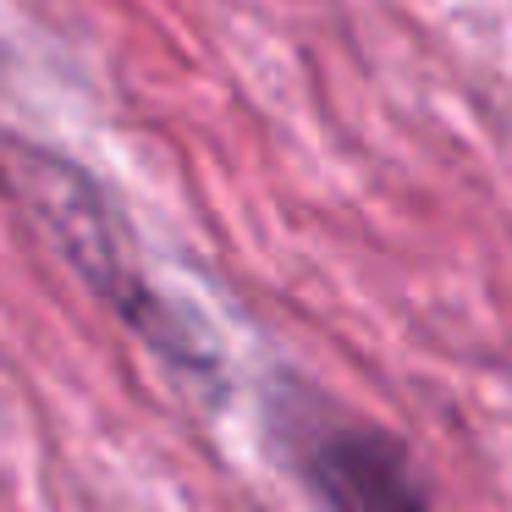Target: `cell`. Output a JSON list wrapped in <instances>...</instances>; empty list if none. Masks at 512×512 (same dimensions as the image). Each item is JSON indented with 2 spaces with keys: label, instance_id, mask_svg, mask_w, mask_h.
<instances>
[{
  "label": "cell",
  "instance_id": "cell-1",
  "mask_svg": "<svg viewBox=\"0 0 512 512\" xmlns=\"http://www.w3.org/2000/svg\"><path fill=\"white\" fill-rule=\"evenodd\" d=\"M303 479L325 512H435L408 457L380 430L336 424L303 446Z\"/></svg>",
  "mask_w": 512,
  "mask_h": 512
}]
</instances>
